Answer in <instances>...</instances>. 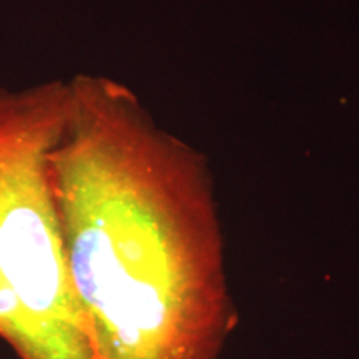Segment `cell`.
Returning a JSON list of instances; mask_svg holds the SVG:
<instances>
[{
	"label": "cell",
	"mask_w": 359,
	"mask_h": 359,
	"mask_svg": "<svg viewBox=\"0 0 359 359\" xmlns=\"http://www.w3.org/2000/svg\"><path fill=\"white\" fill-rule=\"evenodd\" d=\"M48 168L97 359H222L238 313L206 158L107 75L70 80Z\"/></svg>",
	"instance_id": "6da1fadb"
},
{
	"label": "cell",
	"mask_w": 359,
	"mask_h": 359,
	"mask_svg": "<svg viewBox=\"0 0 359 359\" xmlns=\"http://www.w3.org/2000/svg\"><path fill=\"white\" fill-rule=\"evenodd\" d=\"M67 100V80L0 87V336L20 359H97L48 168Z\"/></svg>",
	"instance_id": "7a4b0ae2"
}]
</instances>
